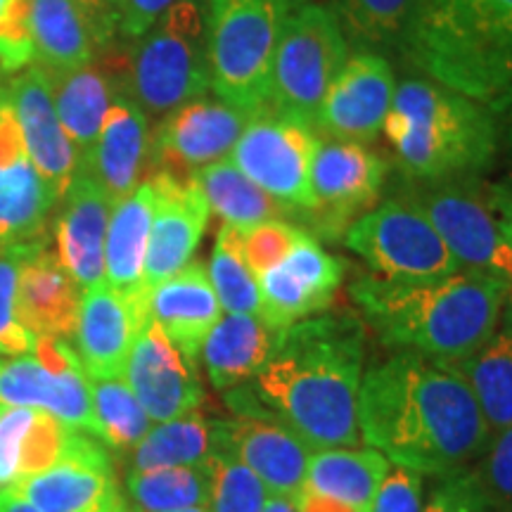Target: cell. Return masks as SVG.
<instances>
[{
  "label": "cell",
  "instance_id": "9a60e30c",
  "mask_svg": "<svg viewBox=\"0 0 512 512\" xmlns=\"http://www.w3.org/2000/svg\"><path fill=\"white\" fill-rule=\"evenodd\" d=\"M57 204L60 197L31 162L5 98L0 102V252L46 249Z\"/></svg>",
  "mask_w": 512,
  "mask_h": 512
},
{
  "label": "cell",
  "instance_id": "30bf717a",
  "mask_svg": "<svg viewBox=\"0 0 512 512\" xmlns=\"http://www.w3.org/2000/svg\"><path fill=\"white\" fill-rule=\"evenodd\" d=\"M344 240L382 278H441L460 271L432 223L403 200H387L358 216Z\"/></svg>",
  "mask_w": 512,
  "mask_h": 512
},
{
  "label": "cell",
  "instance_id": "44dd1931",
  "mask_svg": "<svg viewBox=\"0 0 512 512\" xmlns=\"http://www.w3.org/2000/svg\"><path fill=\"white\" fill-rule=\"evenodd\" d=\"M394 93L392 64L377 53H356L330 83L313 128L330 140L366 145L382 131Z\"/></svg>",
  "mask_w": 512,
  "mask_h": 512
},
{
  "label": "cell",
  "instance_id": "74e56055",
  "mask_svg": "<svg viewBox=\"0 0 512 512\" xmlns=\"http://www.w3.org/2000/svg\"><path fill=\"white\" fill-rule=\"evenodd\" d=\"M209 463L128 472L126 496L140 512H166L209 505Z\"/></svg>",
  "mask_w": 512,
  "mask_h": 512
},
{
  "label": "cell",
  "instance_id": "6da1fadb",
  "mask_svg": "<svg viewBox=\"0 0 512 512\" xmlns=\"http://www.w3.org/2000/svg\"><path fill=\"white\" fill-rule=\"evenodd\" d=\"M358 432L420 475H456L491 441L479 403L451 363L401 351L370 368L358 392Z\"/></svg>",
  "mask_w": 512,
  "mask_h": 512
},
{
  "label": "cell",
  "instance_id": "7bdbcfd3",
  "mask_svg": "<svg viewBox=\"0 0 512 512\" xmlns=\"http://www.w3.org/2000/svg\"><path fill=\"white\" fill-rule=\"evenodd\" d=\"M472 477L498 512H512V427L491 437Z\"/></svg>",
  "mask_w": 512,
  "mask_h": 512
},
{
  "label": "cell",
  "instance_id": "4316f807",
  "mask_svg": "<svg viewBox=\"0 0 512 512\" xmlns=\"http://www.w3.org/2000/svg\"><path fill=\"white\" fill-rule=\"evenodd\" d=\"M81 294V287L48 247L22 254L17 311L24 328L36 337L72 342Z\"/></svg>",
  "mask_w": 512,
  "mask_h": 512
},
{
  "label": "cell",
  "instance_id": "d6a6232c",
  "mask_svg": "<svg viewBox=\"0 0 512 512\" xmlns=\"http://www.w3.org/2000/svg\"><path fill=\"white\" fill-rule=\"evenodd\" d=\"M427 0H325L349 46L358 53L401 50Z\"/></svg>",
  "mask_w": 512,
  "mask_h": 512
},
{
  "label": "cell",
  "instance_id": "680465c9",
  "mask_svg": "<svg viewBox=\"0 0 512 512\" xmlns=\"http://www.w3.org/2000/svg\"><path fill=\"white\" fill-rule=\"evenodd\" d=\"M166 512H209L207 508H183V510H166Z\"/></svg>",
  "mask_w": 512,
  "mask_h": 512
},
{
  "label": "cell",
  "instance_id": "8d00e7d4",
  "mask_svg": "<svg viewBox=\"0 0 512 512\" xmlns=\"http://www.w3.org/2000/svg\"><path fill=\"white\" fill-rule=\"evenodd\" d=\"M211 453H214L211 422L204 420L202 415L190 413L150 427V432L131 448V458H128L131 470L128 472L202 465Z\"/></svg>",
  "mask_w": 512,
  "mask_h": 512
},
{
  "label": "cell",
  "instance_id": "484cf974",
  "mask_svg": "<svg viewBox=\"0 0 512 512\" xmlns=\"http://www.w3.org/2000/svg\"><path fill=\"white\" fill-rule=\"evenodd\" d=\"M147 313L190 361H197L207 335L221 320V302L200 261L147 292Z\"/></svg>",
  "mask_w": 512,
  "mask_h": 512
},
{
  "label": "cell",
  "instance_id": "9f6ffc18",
  "mask_svg": "<svg viewBox=\"0 0 512 512\" xmlns=\"http://www.w3.org/2000/svg\"><path fill=\"white\" fill-rule=\"evenodd\" d=\"M283 3H285V8H287V12H294V10L304 8V5H309V3H313V0H283Z\"/></svg>",
  "mask_w": 512,
  "mask_h": 512
},
{
  "label": "cell",
  "instance_id": "277c9868",
  "mask_svg": "<svg viewBox=\"0 0 512 512\" xmlns=\"http://www.w3.org/2000/svg\"><path fill=\"white\" fill-rule=\"evenodd\" d=\"M382 128L399 169L418 183L479 174L496 157L501 131L491 107L432 79L403 81Z\"/></svg>",
  "mask_w": 512,
  "mask_h": 512
},
{
  "label": "cell",
  "instance_id": "9c48e42d",
  "mask_svg": "<svg viewBox=\"0 0 512 512\" xmlns=\"http://www.w3.org/2000/svg\"><path fill=\"white\" fill-rule=\"evenodd\" d=\"M34 408L69 430L100 439L91 382L74 347L64 339L36 337L27 354L0 361V411Z\"/></svg>",
  "mask_w": 512,
  "mask_h": 512
},
{
  "label": "cell",
  "instance_id": "bcb514c9",
  "mask_svg": "<svg viewBox=\"0 0 512 512\" xmlns=\"http://www.w3.org/2000/svg\"><path fill=\"white\" fill-rule=\"evenodd\" d=\"M422 512H498L484 491L479 489L472 472L460 470L446 475V482L434 489V494Z\"/></svg>",
  "mask_w": 512,
  "mask_h": 512
},
{
  "label": "cell",
  "instance_id": "11a10c76",
  "mask_svg": "<svg viewBox=\"0 0 512 512\" xmlns=\"http://www.w3.org/2000/svg\"><path fill=\"white\" fill-rule=\"evenodd\" d=\"M261 512H299L297 503L292 501V498H285V496H273L268 494L264 508Z\"/></svg>",
  "mask_w": 512,
  "mask_h": 512
},
{
  "label": "cell",
  "instance_id": "94428289",
  "mask_svg": "<svg viewBox=\"0 0 512 512\" xmlns=\"http://www.w3.org/2000/svg\"><path fill=\"white\" fill-rule=\"evenodd\" d=\"M107 3H110V8L114 10V15H117V10H119V5H121V0H107Z\"/></svg>",
  "mask_w": 512,
  "mask_h": 512
},
{
  "label": "cell",
  "instance_id": "5bb4252c",
  "mask_svg": "<svg viewBox=\"0 0 512 512\" xmlns=\"http://www.w3.org/2000/svg\"><path fill=\"white\" fill-rule=\"evenodd\" d=\"M43 512H133L119 491L114 463L100 439L69 430L62 456L12 484Z\"/></svg>",
  "mask_w": 512,
  "mask_h": 512
},
{
  "label": "cell",
  "instance_id": "ee69618b",
  "mask_svg": "<svg viewBox=\"0 0 512 512\" xmlns=\"http://www.w3.org/2000/svg\"><path fill=\"white\" fill-rule=\"evenodd\" d=\"M36 60L31 31V0H12L0 15V72L15 76Z\"/></svg>",
  "mask_w": 512,
  "mask_h": 512
},
{
  "label": "cell",
  "instance_id": "52a82bcc",
  "mask_svg": "<svg viewBox=\"0 0 512 512\" xmlns=\"http://www.w3.org/2000/svg\"><path fill=\"white\" fill-rule=\"evenodd\" d=\"M216 98L254 119L271 112V74L287 12L283 0H204Z\"/></svg>",
  "mask_w": 512,
  "mask_h": 512
},
{
  "label": "cell",
  "instance_id": "d590c367",
  "mask_svg": "<svg viewBox=\"0 0 512 512\" xmlns=\"http://www.w3.org/2000/svg\"><path fill=\"white\" fill-rule=\"evenodd\" d=\"M465 377L491 434L512 427V330L494 337L465 361L451 363Z\"/></svg>",
  "mask_w": 512,
  "mask_h": 512
},
{
  "label": "cell",
  "instance_id": "83f0119b",
  "mask_svg": "<svg viewBox=\"0 0 512 512\" xmlns=\"http://www.w3.org/2000/svg\"><path fill=\"white\" fill-rule=\"evenodd\" d=\"M152 216L155 188L150 178H145L124 200L112 204L105 240V283L128 297H140Z\"/></svg>",
  "mask_w": 512,
  "mask_h": 512
},
{
  "label": "cell",
  "instance_id": "7dc6e473",
  "mask_svg": "<svg viewBox=\"0 0 512 512\" xmlns=\"http://www.w3.org/2000/svg\"><path fill=\"white\" fill-rule=\"evenodd\" d=\"M370 512H422V479L420 472L403 465H392L389 475L377 489Z\"/></svg>",
  "mask_w": 512,
  "mask_h": 512
},
{
  "label": "cell",
  "instance_id": "3957f363",
  "mask_svg": "<svg viewBox=\"0 0 512 512\" xmlns=\"http://www.w3.org/2000/svg\"><path fill=\"white\" fill-rule=\"evenodd\" d=\"M349 292L384 344L458 363L494 337L510 280L467 268L418 280L363 275Z\"/></svg>",
  "mask_w": 512,
  "mask_h": 512
},
{
  "label": "cell",
  "instance_id": "1f68e13d",
  "mask_svg": "<svg viewBox=\"0 0 512 512\" xmlns=\"http://www.w3.org/2000/svg\"><path fill=\"white\" fill-rule=\"evenodd\" d=\"M389 470L392 460L377 448H320L306 470V489L337 498L354 512H370Z\"/></svg>",
  "mask_w": 512,
  "mask_h": 512
},
{
  "label": "cell",
  "instance_id": "e0dca14e",
  "mask_svg": "<svg viewBox=\"0 0 512 512\" xmlns=\"http://www.w3.org/2000/svg\"><path fill=\"white\" fill-rule=\"evenodd\" d=\"M249 117L221 100H192L159 121L150 140V169L190 178L233 150Z\"/></svg>",
  "mask_w": 512,
  "mask_h": 512
},
{
  "label": "cell",
  "instance_id": "8fae6325",
  "mask_svg": "<svg viewBox=\"0 0 512 512\" xmlns=\"http://www.w3.org/2000/svg\"><path fill=\"white\" fill-rule=\"evenodd\" d=\"M320 140L299 121L266 112L249 119L230 162L266 195L304 219L311 209V164Z\"/></svg>",
  "mask_w": 512,
  "mask_h": 512
},
{
  "label": "cell",
  "instance_id": "60d3db41",
  "mask_svg": "<svg viewBox=\"0 0 512 512\" xmlns=\"http://www.w3.org/2000/svg\"><path fill=\"white\" fill-rule=\"evenodd\" d=\"M209 512H261L268 489L247 465L223 453L209 456Z\"/></svg>",
  "mask_w": 512,
  "mask_h": 512
},
{
  "label": "cell",
  "instance_id": "5b68a950",
  "mask_svg": "<svg viewBox=\"0 0 512 512\" xmlns=\"http://www.w3.org/2000/svg\"><path fill=\"white\" fill-rule=\"evenodd\" d=\"M401 53L432 81L491 105L512 88V0H427Z\"/></svg>",
  "mask_w": 512,
  "mask_h": 512
},
{
  "label": "cell",
  "instance_id": "7402d4cb",
  "mask_svg": "<svg viewBox=\"0 0 512 512\" xmlns=\"http://www.w3.org/2000/svg\"><path fill=\"white\" fill-rule=\"evenodd\" d=\"M147 318L145 299L128 297L107 283L83 290L74 351L86 375L124 377L128 356Z\"/></svg>",
  "mask_w": 512,
  "mask_h": 512
},
{
  "label": "cell",
  "instance_id": "4dcf8cb0",
  "mask_svg": "<svg viewBox=\"0 0 512 512\" xmlns=\"http://www.w3.org/2000/svg\"><path fill=\"white\" fill-rule=\"evenodd\" d=\"M69 427L34 408L0 411V489L46 470L62 456Z\"/></svg>",
  "mask_w": 512,
  "mask_h": 512
},
{
  "label": "cell",
  "instance_id": "d4e9b609",
  "mask_svg": "<svg viewBox=\"0 0 512 512\" xmlns=\"http://www.w3.org/2000/svg\"><path fill=\"white\" fill-rule=\"evenodd\" d=\"M150 121L136 102L117 95L93 152L83 159L79 174L91 176L105 190L110 202L124 200L143 183L150 169Z\"/></svg>",
  "mask_w": 512,
  "mask_h": 512
},
{
  "label": "cell",
  "instance_id": "d6986e66",
  "mask_svg": "<svg viewBox=\"0 0 512 512\" xmlns=\"http://www.w3.org/2000/svg\"><path fill=\"white\" fill-rule=\"evenodd\" d=\"M344 280V261L325 252L306 230L271 271L259 275L261 320L285 330L313 313L328 309Z\"/></svg>",
  "mask_w": 512,
  "mask_h": 512
},
{
  "label": "cell",
  "instance_id": "6f0895ef",
  "mask_svg": "<svg viewBox=\"0 0 512 512\" xmlns=\"http://www.w3.org/2000/svg\"><path fill=\"white\" fill-rule=\"evenodd\" d=\"M3 72H0V102L8 98V83H3Z\"/></svg>",
  "mask_w": 512,
  "mask_h": 512
},
{
  "label": "cell",
  "instance_id": "7a4b0ae2",
  "mask_svg": "<svg viewBox=\"0 0 512 512\" xmlns=\"http://www.w3.org/2000/svg\"><path fill=\"white\" fill-rule=\"evenodd\" d=\"M256 396L309 444L354 448L363 380V328L351 313L304 318L280 330Z\"/></svg>",
  "mask_w": 512,
  "mask_h": 512
},
{
  "label": "cell",
  "instance_id": "cb8c5ba5",
  "mask_svg": "<svg viewBox=\"0 0 512 512\" xmlns=\"http://www.w3.org/2000/svg\"><path fill=\"white\" fill-rule=\"evenodd\" d=\"M112 202L91 176L76 174L55 214L57 259L81 290L105 283V240Z\"/></svg>",
  "mask_w": 512,
  "mask_h": 512
},
{
  "label": "cell",
  "instance_id": "e575fe53",
  "mask_svg": "<svg viewBox=\"0 0 512 512\" xmlns=\"http://www.w3.org/2000/svg\"><path fill=\"white\" fill-rule=\"evenodd\" d=\"M192 181L200 185L209 209L216 211L226 226L240 233L287 214L283 204L275 202L259 185L249 181L238 166L230 162V157L202 166L192 174Z\"/></svg>",
  "mask_w": 512,
  "mask_h": 512
},
{
  "label": "cell",
  "instance_id": "f1b7e54d",
  "mask_svg": "<svg viewBox=\"0 0 512 512\" xmlns=\"http://www.w3.org/2000/svg\"><path fill=\"white\" fill-rule=\"evenodd\" d=\"M43 72L48 76L57 117L72 140L81 166L98 143L107 112L119 95L114 93V79L93 62L72 72H53L46 67Z\"/></svg>",
  "mask_w": 512,
  "mask_h": 512
},
{
  "label": "cell",
  "instance_id": "c3c4849f",
  "mask_svg": "<svg viewBox=\"0 0 512 512\" xmlns=\"http://www.w3.org/2000/svg\"><path fill=\"white\" fill-rule=\"evenodd\" d=\"M176 0H121L117 10V36L136 41L174 5Z\"/></svg>",
  "mask_w": 512,
  "mask_h": 512
},
{
  "label": "cell",
  "instance_id": "ac0fdd59",
  "mask_svg": "<svg viewBox=\"0 0 512 512\" xmlns=\"http://www.w3.org/2000/svg\"><path fill=\"white\" fill-rule=\"evenodd\" d=\"M147 178L155 188V216H152L143 283H140L143 299H147L152 287L190 264L207 230L211 211L207 197L200 185L192 181V176L183 178L169 171H152Z\"/></svg>",
  "mask_w": 512,
  "mask_h": 512
},
{
  "label": "cell",
  "instance_id": "4fadbf2b",
  "mask_svg": "<svg viewBox=\"0 0 512 512\" xmlns=\"http://www.w3.org/2000/svg\"><path fill=\"white\" fill-rule=\"evenodd\" d=\"M387 164L361 143H320L311 164V209L304 223L320 238L335 240L380 197Z\"/></svg>",
  "mask_w": 512,
  "mask_h": 512
},
{
  "label": "cell",
  "instance_id": "f5cc1de1",
  "mask_svg": "<svg viewBox=\"0 0 512 512\" xmlns=\"http://www.w3.org/2000/svg\"><path fill=\"white\" fill-rule=\"evenodd\" d=\"M0 512H43L34 503L27 501L22 494H17L12 486L0 489Z\"/></svg>",
  "mask_w": 512,
  "mask_h": 512
},
{
  "label": "cell",
  "instance_id": "f6af8a7d",
  "mask_svg": "<svg viewBox=\"0 0 512 512\" xmlns=\"http://www.w3.org/2000/svg\"><path fill=\"white\" fill-rule=\"evenodd\" d=\"M299 233H302V230L280 219L264 221L259 223V226L245 230V233H242V252H245L249 268H252L256 275L271 271V268L278 266L287 256V252L294 247Z\"/></svg>",
  "mask_w": 512,
  "mask_h": 512
},
{
  "label": "cell",
  "instance_id": "f35d334b",
  "mask_svg": "<svg viewBox=\"0 0 512 512\" xmlns=\"http://www.w3.org/2000/svg\"><path fill=\"white\" fill-rule=\"evenodd\" d=\"M209 280L223 311L261 318L259 275L249 268L245 252H242V233L226 223L216 233Z\"/></svg>",
  "mask_w": 512,
  "mask_h": 512
},
{
  "label": "cell",
  "instance_id": "836d02e7",
  "mask_svg": "<svg viewBox=\"0 0 512 512\" xmlns=\"http://www.w3.org/2000/svg\"><path fill=\"white\" fill-rule=\"evenodd\" d=\"M36 62L53 72H72L93 62L95 38L74 0H31Z\"/></svg>",
  "mask_w": 512,
  "mask_h": 512
},
{
  "label": "cell",
  "instance_id": "ffe728a7",
  "mask_svg": "<svg viewBox=\"0 0 512 512\" xmlns=\"http://www.w3.org/2000/svg\"><path fill=\"white\" fill-rule=\"evenodd\" d=\"M124 380L152 422H169L197 413L204 401L195 361L185 358L152 318H147L138 332Z\"/></svg>",
  "mask_w": 512,
  "mask_h": 512
},
{
  "label": "cell",
  "instance_id": "681fc988",
  "mask_svg": "<svg viewBox=\"0 0 512 512\" xmlns=\"http://www.w3.org/2000/svg\"><path fill=\"white\" fill-rule=\"evenodd\" d=\"M74 3L79 5L88 24H91L95 46H107L117 36V15H114L110 3L107 0H74Z\"/></svg>",
  "mask_w": 512,
  "mask_h": 512
},
{
  "label": "cell",
  "instance_id": "b9f144b4",
  "mask_svg": "<svg viewBox=\"0 0 512 512\" xmlns=\"http://www.w3.org/2000/svg\"><path fill=\"white\" fill-rule=\"evenodd\" d=\"M19 268L22 254L0 252V354L19 356L34 349L36 335L19 320Z\"/></svg>",
  "mask_w": 512,
  "mask_h": 512
},
{
  "label": "cell",
  "instance_id": "f546056e",
  "mask_svg": "<svg viewBox=\"0 0 512 512\" xmlns=\"http://www.w3.org/2000/svg\"><path fill=\"white\" fill-rule=\"evenodd\" d=\"M278 330L268 328L259 316L228 313L202 344V358L216 389H233L252 380L266 366L275 347Z\"/></svg>",
  "mask_w": 512,
  "mask_h": 512
},
{
  "label": "cell",
  "instance_id": "2e32d148",
  "mask_svg": "<svg viewBox=\"0 0 512 512\" xmlns=\"http://www.w3.org/2000/svg\"><path fill=\"white\" fill-rule=\"evenodd\" d=\"M211 434L214 453L247 465L268 494L292 501L304 494L313 448L271 411L211 422Z\"/></svg>",
  "mask_w": 512,
  "mask_h": 512
},
{
  "label": "cell",
  "instance_id": "f907efd6",
  "mask_svg": "<svg viewBox=\"0 0 512 512\" xmlns=\"http://www.w3.org/2000/svg\"><path fill=\"white\" fill-rule=\"evenodd\" d=\"M294 503H297L299 512H354L347 503L337 501V498H330V496L313 494L309 489H304V494Z\"/></svg>",
  "mask_w": 512,
  "mask_h": 512
},
{
  "label": "cell",
  "instance_id": "8992f818",
  "mask_svg": "<svg viewBox=\"0 0 512 512\" xmlns=\"http://www.w3.org/2000/svg\"><path fill=\"white\" fill-rule=\"evenodd\" d=\"M121 93L150 117H166L200 100L211 88L207 57V3L176 0L155 27L133 41Z\"/></svg>",
  "mask_w": 512,
  "mask_h": 512
},
{
  "label": "cell",
  "instance_id": "816d5d0a",
  "mask_svg": "<svg viewBox=\"0 0 512 512\" xmlns=\"http://www.w3.org/2000/svg\"><path fill=\"white\" fill-rule=\"evenodd\" d=\"M496 209L501 211V219H498V226H501V233L508 245L512 247V192L498 190L494 195Z\"/></svg>",
  "mask_w": 512,
  "mask_h": 512
},
{
  "label": "cell",
  "instance_id": "7c38bea8",
  "mask_svg": "<svg viewBox=\"0 0 512 512\" xmlns=\"http://www.w3.org/2000/svg\"><path fill=\"white\" fill-rule=\"evenodd\" d=\"M463 181L422 183V188L408 190L403 202L432 223L460 268L501 275L512 283V247L505 242L494 211Z\"/></svg>",
  "mask_w": 512,
  "mask_h": 512
},
{
  "label": "cell",
  "instance_id": "ba28073f",
  "mask_svg": "<svg viewBox=\"0 0 512 512\" xmlns=\"http://www.w3.org/2000/svg\"><path fill=\"white\" fill-rule=\"evenodd\" d=\"M349 43L332 12L309 3L287 15L275 48L271 112L316 126L330 83L349 60Z\"/></svg>",
  "mask_w": 512,
  "mask_h": 512
},
{
  "label": "cell",
  "instance_id": "91938a15",
  "mask_svg": "<svg viewBox=\"0 0 512 512\" xmlns=\"http://www.w3.org/2000/svg\"><path fill=\"white\" fill-rule=\"evenodd\" d=\"M10 5H12V0H0V15H3V12L8 10Z\"/></svg>",
  "mask_w": 512,
  "mask_h": 512
},
{
  "label": "cell",
  "instance_id": "db71d44e",
  "mask_svg": "<svg viewBox=\"0 0 512 512\" xmlns=\"http://www.w3.org/2000/svg\"><path fill=\"white\" fill-rule=\"evenodd\" d=\"M491 112H494V117L498 121V128H505V133H508V140L512 143V88L501 98L491 102Z\"/></svg>",
  "mask_w": 512,
  "mask_h": 512
},
{
  "label": "cell",
  "instance_id": "603a6c76",
  "mask_svg": "<svg viewBox=\"0 0 512 512\" xmlns=\"http://www.w3.org/2000/svg\"><path fill=\"white\" fill-rule=\"evenodd\" d=\"M8 102L31 162L62 200L69 183L79 174V155L57 117L48 76L41 64H31L12 76L8 81Z\"/></svg>",
  "mask_w": 512,
  "mask_h": 512
},
{
  "label": "cell",
  "instance_id": "ab89813d",
  "mask_svg": "<svg viewBox=\"0 0 512 512\" xmlns=\"http://www.w3.org/2000/svg\"><path fill=\"white\" fill-rule=\"evenodd\" d=\"M100 441L114 451H131L150 432L152 420L124 377H88Z\"/></svg>",
  "mask_w": 512,
  "mask_h": 512
}]
</instances>
